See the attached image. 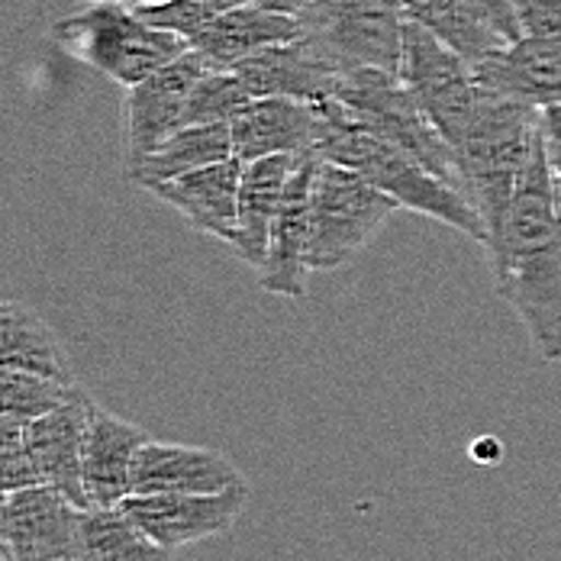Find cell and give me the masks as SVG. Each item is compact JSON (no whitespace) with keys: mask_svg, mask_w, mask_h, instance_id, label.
Masks as SVG:
<instances>
[{"mask_svg":"<svg viewBox=\"0 0 561 561\" xmlns=\"http://www.w3.org/2000/svg\"><path fill=\"white\" fill-rule=\"evenodd\" d=\"M494 287L546 362H561V210L539 139L506 214L488 232Z\"/></svg>","mask_w":561,"mask_h":561,"instance_id":"6da1fadb","label":"cell"},{"mask_svg":"<svg viewBox=\"0 0 561 561\" xmlns=\"http://www.w3.org/2000/svg\"><path fill=\"white\" fill-rule=\"evenodd\" d=\"M317 107H320V133L313 152L320 159L358 171L365 181H371L378 191L397 201L400 210L433 217L488 245V224L461 187L449 184L446 178H439L436 171H430L393 142L371 133L336 98Z\"/></svg>","mask_w":561,"mask_h":561,"instance_id":"7a4b0ae2","label":"cell"},{"mask_svg":"<svg viewBox=\"0 0 561 561\" xmlns=\"http://www.w3.org/2000/svg\"><path fill=\"white\" fill-rule=\"evenodd\" d=\"M542 129L539 111L497 94L481 98L471 126L455 146L465 194L481 210L488 232L506 214L536 159Z\"/></svg>","mask_w":561,"mask_h":561,"instance_id":"3957f363","label":"cell"},{"mask_svg":"<svg viewBox=\"0 0 561 561\" xmlns=\"http://www.w3.org/2000/svg\"><path fill=\"white\" fill-rule=\"evenodd\" d=\"M53 36L71 56H78L123 88L139 84L142 78L191 49L181 36L152 26L139 16V10H129V3L123 0L88 3L84 10L58 20Z\"/></svg>","mask_w":561,"mask_h":561,"instance_id":"277c9868","label":"cell"},{"mask_svg":"<svg viewBox=\"0 0 561 561\" xmlns=\"http://www.w3.org/2000/svg\"><path fill=\"white\" fill-rule=\"evenodd\" d=\"M397 210L400 204L358 171L320 159L310 191V272L348 265Z\"/></svg>","mask_w":561,"mask_h":561,"instance_id":"5b68a950","label":"cell"},{"mask_svg":"<svg viewBox=\"0 0 561 561\" xmlns=\"http://www.w3.org/2000/svg\"><path fill=\"white\" fill-rule=\"evenodd\" d=\"M333 98L355 113V119H362L371 133H378L381 139L393 142L397 149H403L407 156L465 191L449 139L436 129V123L426 116L413 91L397 75L381 68H348L339 78Z\"/></svg>","mask_w":561,"mask_h":561,"instance_id":"8992f818","label":"cell"},{"mask_svg":"<svg viewBox=\"0 0 561 561\" xmlns=\"http://www.w3.org/2000/svg\"><path fill=\"white\" fill-rule=\"evenodd\" d=\"M397 78L413 91L420 107L426 111V116L436 123V129L455 149L484 98L474 65L461 53H455L451 46H446L426 26L407 20Z\"/></svg>","mask_w":561,"mask_h":561,"instance_id":"52a82bcc","label":"cell"},{"mask_svg":"<svg viewBox=\"0 0 561 561\" xmlns=\"http://www.w3.org/2000/svg\"><path fill=\"white\" fill-rule=\"evenodd\" d=\"M304 36L345 68L400 71L407 13L400 0H310L297 10Z\"/></svg>","mask_w":561,"mask_h":561,"instance_id":"ba28073f","label":"cell"},{"mask_svg":"<svg viewBox=\"0 0 561 561\" xmlns=\"http://www.w3.org/2000/svg\"><path fill=\"white\" fill-rule=\"evenodd\" d=\"M84 506L49 484L7 494L3 552L10 561H81Z\"/></svg>","mask_w":561,"mask_h":561,"instance_id":"9c48e42d","label":"cell"},{"mask_svg":"<svg viewBox=\"0 0 561 561\" xmlns=\"http://www.w3.org/2000/svg\"><path fill=\"white\" fill-rule=\"evenodd\" d=\"M249 504V484L220 494H129L119 510L159 546L184 549L226 536Z\"/></svg>","mask_w":561,"mask_h":561,"instance_id":"30bf717a","label":"cell"},{"mask_svg":"<svg viewBox=\"0 0 561 561\" xmlns=\"http://www.w3.org/2000/svg\"><path fill=\"white\" fill-rule=\"evenodd\" d=\"M210 65L194 49L152 71L139 84L126 88L123 119H126V165L133 169L149 152H156L171 133L184 126V111L194 84L204 78Z\"/></svg>","mask_w":561,"mask_h":561,"instance_id":"8fae6325","label":"cell"},{"mask_svg":"<svg viewBox=\"0 0 561 561\" xmlns=\"http://www.w3.org/2000/svg\"><path fill=\"white\" fill-rule=\"evenodd\" d=\"M91 410H94V397L78 385L65 403L26 420V446L33 455L39 484L56 488L84 510H91L84 491V471H81Z\"/></svg>","mask_w":561,"mask_h":561,"instance_id":"7c38bea8","label":"cell"},{"mask_svg":"<svg viewBox=\"0 0 561 561\" xmlns=\"http://www.w3.org/2000/svg\"><path fill=\"white\" fill-rule=\"evenodd\" d=\"M232 71L249 84L255 98H294L307 104H323L336 94L339 78L348 71L310 36L268 46L242 58Z\"/></svg>","mask_w":561,"mask_h":561,"instance_id":"4fadbf2b","label":"cell"},{"mask_svg":"<svg viewBox=\"0 0 561 561\" xmlns=\"http://www.w3.org/2000/svg\"><path fill=\"white\" fill-rule=\"evenodd\" d=\"M320 165V156H304L297 171L287 181L278 217L272 226L268 255L262 265V290L275 297H307V278H310V191L313 174Z\"/></svg>","mask_w":561,"mask_h":561,"instance_id":"5bb4252c","label":"cell"},{"mask_svg":"<svg viewBox=\"0 0 561 561\" xmlns=\"http://www.w3.org/2000/svg\"><path fill=\"white\" fill-rule=\"evenodd\" d=\"M242 481L232 458L207 446L149 439L133 461V494H220Z\"/></svg>","mask_w":561,"mask_h":561,"instance_id":"9a60e30c","label":"cell"},{"mask_svg":"<svg viewBox=\"0 0 561 561\" xmlns=\"http://www.w3.org/2000/svg\"><path fill=\"white\" fill-rule=\"evenodd\" d=\"M229 133L242 165L268 156H317L320 107L294 98H255L229 123Z\"/></svg>","mask_w":561,"mask_h":561,"instance_id":"2e32d148","label":"cell"},{"mask_svg":"<svg viewBox=\"0 0 561 561\" xmlns=\"http://www.w3.org/2000/svg\"><path fill=\"white\" fill-rule=\"evenodd\" d=\"M300 36H304V20L297 10H287L275 0H249L224 13L197 39H191V49L204 56L210 68H236L242 58Z\"/></svg>","mask_w":561,"mask_h":561,"instance_id":"e0dca14e","label":"cell"},{"mask_svg":"<svg viewBox=\"0 0 561 561\" xmlns=\"http://www.w3.org/2000/svg\"><path fill=\"white\" fill-rule=\"evenodd\" d=\"M478 84L488 94L519 101L526 107L561 104V46L519 36L474 65Z\"/></svg>","mask_w":561,"mask_h":561,"instance_id":"ac0fdd59","label":"cell"},{"mask_svg":"<svg viewBox=\"0 0 561 561\" xmlns=\"http://www.w3.org/2000/svg\"><path fill=\"white\" fill-rule=\"evenodd\" d=\"M152 436L94 403L84 439V491L91 506H119L133 494V461Z\"/></svg>","mask_w":561,"mask_h":561,"instance_id":"d6986e66","label":"cell"},{"mask_svg":"<svg viewBox=\"0 0 561 561\" xmlns=\"http://www.w3.org/2000/svg\"><path fill=\"white\" fill-rule=\"evenodd\" d=\"M242 169L245 165L232 156L226 162L165 181L152 194L159 201H165L169 207H174L187 220L191 229H197L204 236H214V239H224V242L232 245Z\"/></svg>","mask_w":561,"mask_h":561,"instance_id":"ffe728a7","label":"cell"},{"mask_svg":"<svg viewBox=\"0 0 561 561\" xmlns=\"http://www.w3.org/2000/svg\"><path fill=\"white\" fill-rule=\"evenodd\" d=\"M304 156H268L245 162L242 181H239V207H236V239L232 249L242 262L262 272L268 255L272 226L278 217L284 191L290 174L297 171Z\"/></svg>","mask_w":561,"mask_h":561,"instance_id":"44dd1931","label":"cell"},{"mask_svg":"<svg viewBox=\"0 0 561 561\" xmlns=\"http://www.w3.org/2000/svg\"><path fill=\"white\" fill-rule=\"evenodd\" d=\"M400 7L407 20L436 33L471 65L506 46L504 30L488 0H400Z\"/></svg>","mask_w":561,"mask_h":561,"instance_id":"7402d4cb","label":"cell"},{"mask_svg":"<svg viewBox=\"0 0 561 561\" xmlns=\"http://www.w3.org/2000/svg\"><path fill=\"white\" fill-rule=\"evenodd\" d=\"M226 159H232L229 123H194V126H181L178 133H171L156 152H149L142 162H136L129 169V178L139 187L156 191L165 181L217 165Z\"/></svg>","mask_w":561,"mask_h":561,"instance_id":"603a6c76","label":"cell"},{"mask_svg":"<svg viewBox=\"0 0 561 561\" xmlns=\"http://www.w3.org/2000/svg\"><path fill=\"white\" fill-rule=\"evenodd\" d=\"M0 368L36 371L65 385H78L65 358V348L49 330V323L36 310L3 297H0Z\"/></svg>","mask_w":561,"mask_h":561,"instance_id":"cb8c5ba5","label":"cell"},{"mask_svg":"<svg viewBox=\"0 0 561 561\" xmlns=\"http://www.w3.org/2000/svg\"><path fill=\"white\" fill-rule=\"evenodd\" d=\"M81 561H174V552L149 539L119 506L84 510Z\"/></svg>","mask_w":561,"mask_h":561,"instance_id":"d4e9b609","label":"cell"},{"mask_svg":"<svg viewBox=\"0 0 561 561\" xmlns=\"http://www.w3.org/2000/svg\"><path fill=\"white\" fill-rule=\"evenodd\" d=\"M252 101H255V94L239 78V71L207 68L204 78L191 91V101H187V111H184V126H194V123H232Z\"/></svg>","mask_w":561,"mask_h":561,"instance_id":"484cf974","label":"cell"},{"mask_svg":"<svg viewBox=\"0 0 561 561\" xmlns=\"http://www.w3.org/2000/svg\"><path fill=\"white\" fill-rule=\"evenodd\" d=\"M78 385H65L56 378L20 371V368H0V413L33 420L58 403H65Z\"/></svg>","mask_w":561,"mask_h":561,"instance_id":"4316f807","label":"cell"},{"mask_svg":"<svg viewBox=\"0 0 561 561\" xmlns=\"http://www.w3.org/2000/svg\"><path fill=\"white\" fill-rule=\"evenodd\" d=\"M242 3H249V0H169V3H156V7H136V10L152 26L169 30L191 46V39H197L224 13L242 7Z\"/></svg>","mask_w":561,"mask_h":561,"instance_id":"83f0119b","label":"cell"},{"mask_svg":"<svg viewBox=\"0 0 561 561\" xmlns=\"http://www.w3.org/2000/svg\"><path fill=\"white\" fill-rule=\"evenodd\" d=\"M39 484L33 455L26 446V420L0 413V494Z\"/></svg>","mask_w":561,"mask_h":561,"instance_id":"f1b7e54d","label":"cell"},{"mask_svg":"<svg viewBox=\"0 0 561 561\" xmlns=\"http://www.w3.org/2000/svg\"><path fill=\"white\" fill-rule=\"evenodd\" d=\"M519 36L561 46V0H513Z\"/></svg>","mask_w":561,"mask_h":561,"instance_id":"f546056e","label":"cell"},{"mask_svg":"<svg viewBox=\"0 0 561 561\" xmlns=\"http://www.w3.org/2000/svg\"><path fill=\"white\" fill-rule=\"evenodd\" d=\"M539 129H542V149H546V162H549L552 191H556L561 210V104H549L539 111Z\"/></svg>","mask_w":561,"mask_h":561,"instance_id":"4dcf8cb0","label":"cell"},{"mask_svg":"<svg viewBox=\"0 0 561 561\" xmlns=\"http://www.w3.org/2000/svg\"><path fill=\"white\" fill-rule=\"evenodd\" d=\"M488 7L494 10L501 30H504L506 43L519 39V26H516V10H513V0H488Z\"/></svg>","mask_w":561,"mask_h":561,"instance_id":"1f68e13d","label":"cell"},{"mask_svg":"<svg viewBox=\"0 0 561 561\" xmlns=\"http://www.w3.org/2000/svg\"><path fill=\"white\" fill-rule=\"evenodd\" d=\"M280 7H287V10H300V7H307L310 0H275Z\"/></svg>","mask_w":561,"mask_h":561,"instance_id":"d6a6232c","label":"cell"},{"mask_svg":"<svg viewBox=\"0 0 561 561\" xmlns=\"http://www.w3.org/2000/svg\"><path fill=\"white\" fill-rule=\"evenodd\" d=\"M3 504H7V494H0V552H3Z\"/></svg>","mask_w":561,"mask_h":561,"instance_id":"836d02e7","label":"cell"},{"mask_svg":"<svg viewBox=\"0 0 561 561\" xmlns=\"http://www.w3.org/2000/svg\"><path fill=\"white\" fill-rule=\"evenodd\" d=\"M123 3H136V7H156V3H169V0H123Z\"/></svg>","mask_w":561,"mask_h":561,"instance_id":"e575fe53","label":"cell"},{"mask_svg":"<svg viewBox=\"0 0 561 561\" xmlns=\"http://www.w3.org/2000/svg\"><path fill=\"white\" fill-rule=\"evenodd\" d=\"M81 3H101V0H81Z\"/></svg>","mask_w":561,"mask_h":561,"instance_id":"d590c367","label":"cell"},{"mask_svg":"<svg viewBox=\"0 0 561 561\" xmlns=\"http://www.w3.org/2000/svg\"><path fill=\"white\" fill-rule=\"evenodd\" d=\"M0 561H10V559H7V556H3V552H0Z\"/></svg>","mask_w":561,"mask_h":561,"instance_id":"8d00e7d4","label":"cell"}]
</instances>
